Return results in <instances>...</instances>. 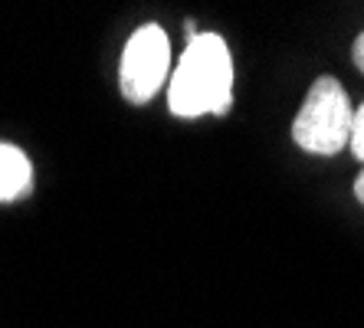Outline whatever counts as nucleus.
Returning <instances> with one entry per match:
<instances>
[{"instance_id":"1","label":"nucleus","mask_w":364,"mask_h":328,"mask_svg":"<svg viewBox=\"0 0 364 328\" xmlns=\"http://www.w3.org/2000/svg\"><path fill=\"white\" fill-rule=\"evenodd\" d=\"M233 102V59L223 36H191L168 89V105L181 118L223 115Z\"/></svg>"},{"instance_id":"2","label":"nucleus","mask_w":364,"mask_h":328,"mask_svg":"<svg viewBox=\"0 0 364 328\" xmlns=\"http://www.w3.org/2000/svg\"><path fill=\"white\" fill-rule=\"evenodd\" d=\"M351 122H355V109L348 102V92L335 76H322L312 83L292 122V138L302 152L338 154L351 142Z\"/></svg>"},{"instance_id":"3","label":"nucleus","mask_w":364,"mask_h":328,"mask_svg":"<svg viewBox=\"0 0 364 328\" xmlns=\"http://www.w3.org/2000/svg\"><path fill=\"white\" fill-rule=\"evenodd\" d=\"M171 66V43L158 23H144L141 30L132 33L122 53V95L135 105H144L154 99V92L164 85Z\"/></svg>"},{"instance_id":"4","label":"nucleus","mask_w":364,"mask_h":328,"mask_svg":"<svg viewBox=\"0 0 364 328\" xmlns=\"http://www.w3.org/2000/svg\"><path fill=\"white\" fill-rule=\"evenodd\" d=\"M33 187V164L17 144L0 142V201H17Z\"/></svg>"},{"instance_id":"5","label":"nucleus","mask_w":364,"mask_h":328,"mask_svg":"<svg viewBox=\"0 0 364 328\" xmlns=\"http://www.w3.org/2000/svg\"><path fill=\"white\" fill-rule=\"evenodd\" d=\"M351 152L358 161H364V105L355 112V122H351Z\"/></svg>"},{"instance_id":"6","label":"nucleus","mask_w":364,"mask_h":328,"mask_svg":"<svg viewBox=\"0 0 364 328\" xmlns=\"http://www.w3.org/2000/svg\"><path fill=\"white\" fill-rule=\"evenodd\" d=\"M351 56H355V66L364 73V33L355 40V50H351Z\"/></svg>"},{"instance_id":"7","label":"nucleus","mask_w":364,"mask_h":328,"mask_svg":"<svg viewBox=\"0 0 364 328\" xmlns=\"http://www.w3.org/2000/svg\"><path fill=\"white\" fill-rule=\"evenodd\" d=\"M355 197L364 203V171H361V174H358V181H355Z\"/></svg>"}]
</instances>
